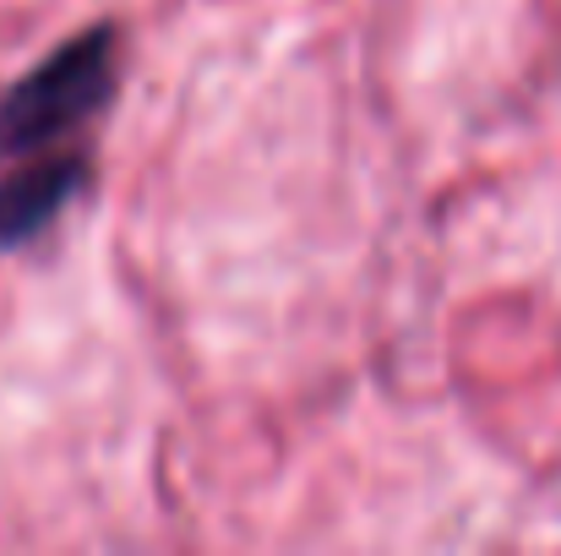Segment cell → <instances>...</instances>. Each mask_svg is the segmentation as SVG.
Masks as SVG:
<instances>
[{
    "instance_id": "obj_1",
    "label": "cell",
    "mask_w": 561,
    "mask_h": 556,
    "mask_svg": "<svg viewBox=\"0 0 561 556\" xmlns=\"http://www.w3.org/2000/svg\"><path fill=\"white\" fill-rule=\"evenodd\" d=\"M115 88H121V27L93 22L88 33L66 38L22 82L0 93V154L22 159L77 137L88 121H99L115 104Z\"/></svg>"
},
{
    "instance_id": "obj_2",
    "label": "cell",
    "mask_w": 561,
    "mask_h": 556,
    "mask_svg": "<svg viewBox=\"0 0 561 556\" xmlns=\"http://www.w3.org/2000/svg\"><path fill=\"white\" fill-rule=\"evenodd\" d=\"M93 181L82 154H60V159H33L11 175H0V251H16L27 240H38Z\"/></svg>"
}]
</instances>
